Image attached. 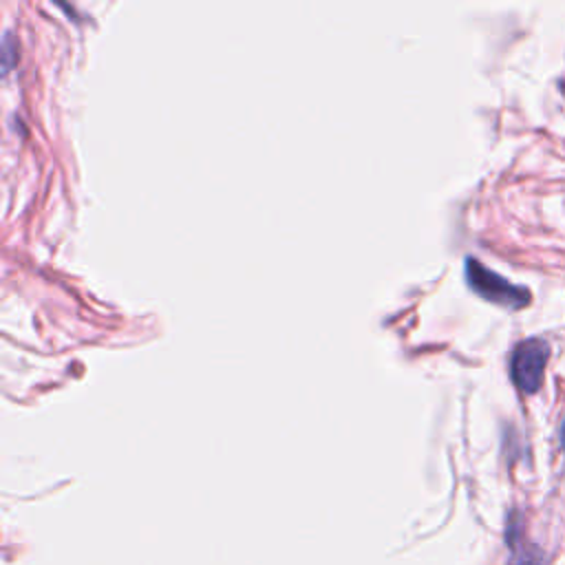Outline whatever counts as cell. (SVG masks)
<instances>
[{
	"label": "cell",
	"mask_w": 565,
	"mask_h": 565,
	"mask_svg": "<svg viewBox=\"0 0 565 565\" xmlns=\"http://www.w3.org/2000/svg\"><path fill=\"white\" fill-rule=\"evenodd\" d=\"M466 280L477 296L505 309H523L532 300L530 289L510 282L508 278L488 269L481 260L472 256L466 258Z\"/></svg>",
	"instance_id": "6da1fadb"
},
{
	"label": "cell",
	"mask_w": 565,
	"mask_h": 565,
	"mask_svg": "<svg viewBox=\"0 0 565 565\" xmlns=\"http://www.w3.org/2000/svg\"><path fill=\"white\" fill-rule=\"evenodd\" d=\"M547 360H550V342L545 338L532 335L521 340L514 347L510 358V377L514 386L525 395L536 393L543 386Z\"/></svg>",
	"instance_id": "7a4b0ae2"
},
{
	"label": "cell",
	"mask_w": 565,
	"mask_h": 565,
	"mask_svg": "<svg viewBox=\"0 0 565 565\" xmlns=\"http://www.w3.org/2000/svg\"><path fill=\"white\" fill-rule=\"evenodd\" d=\"M514 565H543V554L539 547L534 545H527V547H521L516 558H514Z\"/></svg>",
	"instance_id": "3957f363"
},
{
	"label": "cell",
	"mask_w": 565,
	"mask_h": 565,
	"mask_svg": "<svg viewBox=\"0 0 565 565\" xmlns=\"http://www.w3.org/2000/svg\"><path fill=\"white\" fill-rule=\"evenodd\" d=\"M561 446H563V450H565V422H563V426H561Z\"/></svg>",
	"instance_id": "277c9868"
}]
</instances>
